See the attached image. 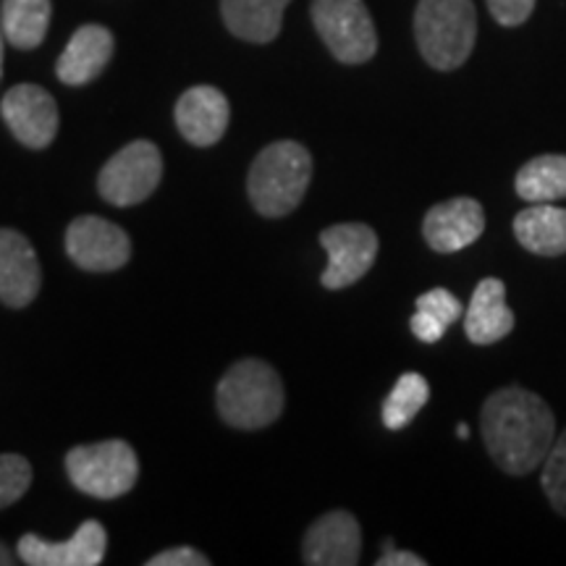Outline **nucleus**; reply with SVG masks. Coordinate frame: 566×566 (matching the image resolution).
<instances>
[{
	"label": "nucleus",
	"mask_w": 566,
	"mask_h": 566,
	"mask_svg": "<svg viewBox=\"0 0 566 566\" xmlns=\"http://www.w3.org/2000/svg\"><path fill=\"white\" fill-rule=\"evenodd\" d=\"M480 430L495 467L506 475L525 478L546 462L556 441V417L537 394L509 386L485 399Z\"/></svg>",
	"instance_id": "nucleus-1"
},
{
	"label": "nucleus",
	"mask_w": 566,
	"mask_h": 566,
	"mask_svg": "<svg viewBox=\"0 0 566 566\" xmlns=\"http://www.w3.org/2000/svg\"><path fill=\"white\" fill-rule=\"evenodd\" d=\"M313 179V155L300 142L283 139L258 155L247 179L254 210L265 218H283L300 208Z\"/></svg>",
	"instance_id": "nucleus-2"
},
{
	"label": "nucleus",
	"mask_w": 566,
	"mask_h": 566,
	"mask_svg": "<svg viewBox=\"0 0 566 566\" xmlns=\"http://www.w3.org/2000/svg\"><path fill=\"white\" fill-rule=\"evenodd\" d=\"M281 375L263 359H242L218 384V415L237 430H260L283 412Z\"/></svg>",
	"instance_id": "nucleus-3"
},
{
	"label": "nucleus",
	"mask_w": 566,
	"mask_h": 566,
	"mask_svg": "<svg viewBox=\"0 0 566 566\" xmlns=\"http://www.w3.org/2000/svg\"><path fill=\"white\" fill-rule=\"evenodd\" d=\"M415 38L422 59L438 71H454L470 59L478 40V11L472 0H420Z\"/></svg>",
	"instance_id": "nucleus-4"
},
{
	"label": "nucleus",
	"mask_w": 566,
	"mask_h": 566,
	"mask_svg": "<svg viewBox=\"0 0 566 566\" xmlns=\"http://www.w3.org/2000/svg\"><path fill=\"white\" fill-rule=\"evenodd\" d=\"M66 472L76 491L108 501L137 485L139 459L126 441H101L71 449Z\"/></svg>",
	"instance_id": "nucleus-5"
},
{
	"label": "nucleus",
	"mask_w": 566,
	"mask_h": 566,
	"mask_svg": "<svg viewBox=\"0 0 566 566\" xmlns=\"http://www.w3.org/2000/svg\"><path fill=\"white\" fill-rule=\"evenodd\" d=\"M313 24L336 61L367 63L378 51V34L365 0H313Z\"/></svg>",
	"instance_id": "nucleus-6"
},
{
	"label": "nucleus",
	"mask_w": 566,
	"mask_h": 566,
	"mask_svg": "<svg viewBox=\"0 0 566 566\" xmlns=\"http://www.w3.org/2000/svg\"><path fill=\"white\" fill-rule=\"evenodd\" d=\"M163 179V155L153 142L139 139L126 145L105 163L97 176V192L105 202L129 208L150 197Z\"/></svg>",
	"instance_id": "nucleus-7"
},
{
	"label": "nucleus",
	"mask_w": 566,
	"mask_h": 566,
	"mask_svg": "<svg viewBox=\"0 0 566 566\" xmlns=\"http://www.w3.org/2000/svg\"><path fill=\"white\" fill-rule=\"evenodd\" d=\"M66 252L82 271L108 273L129 263L132 242L122 226L97 216H82L69 223Z\"/></svg>",
	"instance_id": "nucleus-8"
},
{
	"label": "nucleus",
	"mask_w": 566,
	"mask_h": 566,
	"mask_svg": "<svg viewBox=\"0 0 566 566\" xmlns=\"http://www.w3.org/2000/svg\"><path fill=\"white\" fill-rule=\"evenodd\" d=\"M328 268L321 275L325 289H346L370 271L378 258V233L367 223H338L321 233Z\"/></svg>",
	"instance_id": "nucleus-9"
},
{
	"label": "nucleus",
	"mask_w": 566,
	"mask_h": 566,
	"mask_svg": "<svg viewBox=\"0 0 566 566\" xmlns=\"http://www.w3.org/2000/svg\"><path fill=\"white\" fill-rule=\"evenodd\" d=\"M0 116L13 137L30 150H45L59 134V105L38 84H17L3 95Z\"/></svg>",
	"instance_id": "nucleus-10"
},
{
	"label": "nucleus",
	"mask_w": 566,
	"mask_h": 566,
	"mask_svg": "<svg viewBox=\"0 0 566 566\" xmlns=\"http://www.w3.org/2000/svg\"><path fill=\"white\" fill-rule=\"evenodd\" d=\"M105 548H108L105 527L97 520H87L63 543H51L34 533L21 535L17 554L30 566H97L103 564Z\"/></svg>",
	"instance_id": "nucleus-11"
},
{
	"label": "nucleus",
	"mask_w": 566,
	"mask_h": 566,
	"mask_svg": "<svg viewBox=\"0 0 566 566\" xmlns=\"http://www.w3.org/2000/svg\"><path fill=\"white\" fill-rule=\"evenodd\" d=\"M485 231V210L472 197H454L428 210L422 221L424 242L436 252L451 254L475 244Z\"/></svg>",
	"instance_id": "nucleus-12"
},
{
	"label": "nucleus",
	"mask_w": 566,
	"mask_h": 566,
	"mask_svg": "<svg viewBox=\"0 0 566 566\" xmlns=\"http://www.w3.org/2000/svg\"><path fill=\"white\" fill-rule=\"evenodd\" d=\"M304 564L354 566L363 554V530L349 512H328L307 530L302 543Z\"/></svg>",
	"instance_id": "nucleus-13"
},
{
	"label": "nucleus",
	"mask_w": 566,
	"mask_h": 566,
	"mask_svg": "<svg viewBox=\"0 0 566 566\" xmlns=\"http://www.w3.org/2000/svg\"><path fill=\"white\" fill-rule=\"evenodd\" d=\"M42 271L30 239L13 229H0V302L21 310L40 294Z\"/></svg>",
	"instance_id": "nucleus-14"
},
{
	"label": "nucleus",
	"mask_w": 566,
	"mask_h": 566,
	"mask_svg": "<svg viewBox=\"0 0 566 566\" xmlns=\"http://www.w3.org/2000/svg\"><path fill=\"white\" fill-rule=\"evenodd\" d=\"M229 101L221 90L200 84L176 103V126L181 137L197 147H210L229 129Z\"/></svg>",
	"instance_id": "nucleus-15"
},
{
	"label": "nucleus",
	"mask_w": 566,
	"mask_h": 566,
	"mask_svg": "<svg viewBox=\"0 0 566 566\" xmlns=\"http://www.w3.org/2000/svg\"><path fill=\"white\" fill-rule=\"evenodd\" d=\"M113 34L101 24H84L71 34L66 51L61 53L55 74L69 87H82L103 74L113 59Z\"/></svg>",
	"instance_id": "nucleus-16"
},
{
	"label": "nucleus",
	"mask_w": 566,
	"mask_h": 566,
	"mask_svg": "<svg viewBox=\"0 0 566 566\" xmlns=\"http://www.w3.org/2000/svg\"><path fill=\"white\" fill-rule=\"evenodd\" d=\"M516 317L506 304V286L499 279H483L472 292L464 313V334L472 344L491 346L514 331Z\"/></svg>",
	"instance_id": "nucleus-17"
},
{
	"label": "nucleus",
	"mask_w": 566,
	"mask_h": 566,
	"mask_svg": "<svg viewBox=\"0 0 566 566\" xmlns=\"http://www.w3.org/2000/svg\"><path fill=\"white\" fill-rule=\"evenodd\" d=\"M514 237L527 252L541 258L566 254V208L551 202H535L516 212Z\"/></svg>",
	"instance_id": "nucleus-18"
},
{
	"label": "nucleus",
	"mask_w": 566,
	"mask_h": 566,
	"mask_svg": "<svg viewBox=\"0 0 566 566\" xmlns=\"http://www.w3.org/2000/svg\"><path fill=\"white\" fill-rule=\"evenodd\" d=\"M289 3L292 0H221V17L233 38L265 45L279 38Z\"/></svg>",
	"instance_id": "nucleus-19"
},
{
	"label": "nucleus",
	"mask_w": 566,
	"mask_h": 566,
	"mask_svg": "<svg viewBox=\"0 0 566 566\" xmlns=\"http://www.w3.org/2000/svg\"><path fill=\"white\" fill-rule=\"evenodd\" d=\"M51 0H3L0 6V30L6 42L19 51H34L45 40L51 27Z\"/></svg>",
	"instance_id": "nucleus-20"
},
{
	"label": "nucleus",
	"mask_w": 566,
	"mask_h": 566,
	"mask_svg": "<svg viewBox=\"0 0 566 566\" xmlns=\"http://www.w3.org/2000/svg\"><path fill=\"white\" fill-rule=\"evenodd\" d=\"M516 195L530 202H554L566 197V155H537L520 168Z\"/></svg>",
	"instance_id": "nucleus-21"
},
{
	"label": "nucleus",
	"mask_w": 566,
	"mask_h": 566,
	"mask_svg": "<svg viewBox=\"0 0 566 566\" xmlns=\"http://www.w3.org/2000/svg\"><path fill=\"white\" fill-rule=\"evenodd\" d=\"M428 399H430L428 380H424L420 373H405L399 380H396L391 394L386 396L384 409H380L384 424L388 430L407 428V424L420 415V409L428 405Z\"/></svg>",
	"instance_id": "nucleus-22"
},
{
	"label": "nucleus",
	"mask_w": 566,
	"mask_h": 566,
	"mask_svg": "<svg viewBox=\"0 0 566 566\" xmlns=\"http://www.w3.org/2000/svg\"><path fill=\"white\" fill-rule=\"evenodd\" d=\"M541 485L554 512L566 516V430L562 436H556L546 462H543Z\"/></svg>",
	"instance_id": "nucleus-23"
},
{
	"label": "nucleus",
	"mask_w": 566,
	"mask_h": 566,
	"mask_svg": "<svg viewBox=\"0 0 566 566\" xmlns=\"http://www.w3.org/2000/svg\"><path fill=\"white\" fill-rule=\"evenodd\" d=\"M32 485V464L21 454H0V512L24 499Z\"/></svg>",
	"instance_id": "nucleus-24"
},
{
	"label": "nucleus",
	"mask_w": 566,
	"mask_h": 566,
	"mask_svg": "<svg viewBox=\"0 0 566 566\" xmlns=\"http://www.w3.org/2000/svg\"><path fill=\"white\" fill-rule=\"evenodd\" d=\"M415 304L420 313L436 317V321L446 325V328H449V325H454L464 313L462 302H459L457 296L449 292V289H430V292L417 296Z\"/></svg>",
	"instance_id": "nucleus-25"
},
{
	"label": "nucleus",
	"mask_w": 566,
	"mask_h": 566,
	"mask_svg": "<svg viewBox=\"0 0 566 566\" xmlns=\"http://www.w3.org/2000/svg\"><path fill=\"white\" fill-rule=\"evenodd\" d=\"M488 9L501 27H520L533 13L535 0H488Z\"/></svg>",
	"instance_id": "nucleus-26"
},
{
	"label": "nucleus",
	"mask_w": 566,
	"mask_h": 566,
	"mask_svg": "<svg viewBox=\"0 0 566 566\" xmlns=\"http://www.w3.org/2000/svg\"><path fill=\"white\" fill-rule=\"evenodd\" d=\"M208 564H210L208 556L189 546L160 551V554L147 558V566H208Z\"/></svg>",
	"instance_id": "nucleus-27"
},
{
	"label": "nucleus",
	"mask_w": 566,
	"mask_h": 566,
	"mask_svg": "<svg viewBox=\"0 0 566 566\" xmlns=\"http://www.w3.org/2000/svg\"><path fill=\"white\" fill-rule=\"evenodd\" d=\"M409 328H412V334H415L417 338H420L422 344H436V342H441L446 331H449V328H446V325L438 323L436 317L424 315V313H420V310H417V313L412 315V321H409Z\"/></svg>",
	"instance_id": "nucleus-28"
},
{
	"label": "nucleus",
	"mask_w": 566,
	"mask_h": 566,
	"mask_svg": "<svg viewBox=\"0 0 566 566\" xmlns=\"http://www.w3.org/2000/svg\"><path fill=\"white\" fill-rule=\"evenodd\" d=\"M378 566H424V558H420L412 551H396L391 541H386L384 556L378 558Z\"/></svg>",
	"instance_id": "nucleus-29"
},
{
	"label": "nucleus",
	"mask_w": 566,
	"mask_h": 566,
	"mask_svg": "<svg viewBox=\"0 0 566 566\" xmlns=\"http://www.w3.org/2000/svg\"><path fill=\"white\" fill-rule=\"evenodd\" d=\"M13 564V554H11V548L6 546L3 541H0V566H11Z\"/></svg>",
	"instance_id": "nucleus-30"
},
{
	"label": "nucleus",
	"mask_w": 566,
	"mask_h": 566,
	"mask_svg": "<svg viewBox=\"0 0 566 566\" xmlns=\"http://www.w3.org/2000/svg\"><path fill=\"white\" fill-rule=\"evenodd\" d=\"M3 51H6V34L0 30V76H3Z\"/></svg>",
	"instance_id": "nucleus-31"
},
{
	"label": "nucleus",
	"mask_w": 566,
	"mask_h": 566,
	"mask_svg": "<svg viewBox=\"0 0 566 566\" xmlns=\"http://www.w3.org/2000/svg\"><path fill=\"white\" fill-rule=\"evenodd\" d=\"M457 436H459V438H470V428H467V424L462 422V424H459V428H457Z\"/></svg>",
	"instance_id": "nucleus-32"
}]
</instances>
